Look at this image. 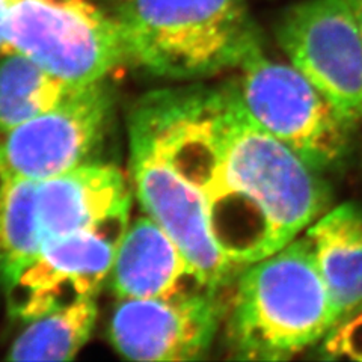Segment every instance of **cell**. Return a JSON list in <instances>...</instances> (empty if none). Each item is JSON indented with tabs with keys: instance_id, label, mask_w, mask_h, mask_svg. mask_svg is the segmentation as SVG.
Segmentation results:
<instances>
[{
	"instance_id": "obj_11",
	"label": "cell",
	"mask_w": 362,
	"mask_h": 362,
	"mask_svg": "<svg viewBox=\"0 0 362 362\" xmlns=\"http://www.w3.org/2000/svg\"><path fill=\"white\" fill-rule=\"evenodd\" d=\"M107 278L118 300L222 291L209 284L173 237L146 214L129 223Z\"/></svg>"
},
{
	"instance_id": "obj_13",
	"label": "cell",
	"mask_w": 362,
	"mask_h": 362,
	"mask_svg": "<svg viewBox=\"0 0 362 362\" xmlns=\"http://www.w3.org/2000/svg\"><path fill=\"white\" fill-rule=\"evenodd\" d=\"M305 237L337 315L358 307L362 303V209L346 202L326 210Z\"/></svg>"
},
{
	"instance_id": "obj_15",
	"label": "cell",
	"mask_w": 362,
	"mask_h": 362,
	"mask_svg": "<svg viewBox=\"0 0 362 362\" xmlns=\"http://www.w3.org/2000/svg\"><path fill=\"white\" fill-rule=\"evenodd\" d=\"M97 319L95 298L47 313L23 331L11 346V361H70L88 341Z\"/></svg>"
},
{
	"instance_id": "obj_19",
	"label": "cell",
	"mask_w": 362,
	"mask_h": 362,
	"mask_svg": "<svg viewBox=\"0 0 362 362\" xmlns=\"http://www.w3.org/2000/svg\"><path fill=\"white\" fill-rule=\"evenodd\" d=\"M17 0H0V53L4 52V44H5L4 32H5L6 20H8L11 8L14 6Z\"/></svg>"
},
{
	"instance_id": "obj_5",
	"label": "cell",
	"mask_w": 362,
	"mask_h": 362,
	"mask_svg": "<svg viewBox=\"0 0 362 362\" xmlns=\"http://www.w3.org/2000/svg\"><path fill=\"white\" fill-rule=\"evenodd\" d=\"M234 81L242 105L259 126L320 174L337 171L350 156L355 127L291 64L247 56Z\"/></svg>"
},
{
	"instance_id": "obj_3",
	"label": "cell",
	"mask_w": 362,
	"mask_h": 362,
	"mask_svg": "<svg viewBox=\"0 0 362 362\" xmlns=\"http://www.w3.org/2000/svg\"><path fill=\"white\" fill-rule=\"evenodd\" d=\"M115 17L129 62L169 81H198L262 50L247 0H121Z\"/></svg>"
},
{
	"instance_id": "obj_14",
	"label": "cell",
	"mask_w": 362,
	"mask_h": 362,
	"mask_svg": "<svg viewBox=\"0 0 362 362\" xmlns=\"http://www.w3.org/2000/svg\"><path fill=\"white\" fill-rule=\"evenodd\" d=\"M29 58L8 53L0 62V133H8L58 106L73 90Z\"/></svg>"
},
{
	"instance_id": "obj_4",
	"label": "cell",
	"mask_w": 362,
	"mask_h": 362,
	"mask_svg": "<svg viewBox=\"0 0 362 362\" xmlns=\"http://www.w3.org/2000/svg\"><path fill=\"white\" fill-rule=\"evenodd\" d=\"M4 52L18 53L71 86L106 81L129 62L115 17L90 0H17Z\"/></svg>"
},
{
	"instance_id": "obj_18",
	"label": "cell",
	"mask_w": 362,
	"mask_h": 362,
	"mask_svg": "<svg viewBox=\"0 0 362 362\" xmlns=\"http://www.w3.org/2000/svg\"><path fill=\"white\" fill-rule=\"evenodd\" d=\"M11 178H13V174H11V171H9L6 160L4 157V153H2V148H0V216H2V211L5 207Z\"/></svg>"
},
{
	"instance_id": "obj_6",
	"label": "cell",
	"mask_w": 362,
	"mask_h": 362,
	"mask_svg": "<svg viewBox=\"0 0 362 362\" xmlns=\"http://www.w3.org/2000/svg\"><path fill=\"white\" fill-rule=\"evenodd\" d=\"M129 145L132 185L146 216L173 237L211 287H231L245 266L234 263L221 251L199 190L180 171L150 124L133 107L129 117Z\"/></svg>"
},
{
	"instance_id": "obj_9",
	"label": "cell",
	"mask_w": 362,
	"mask_h": 362,
	"mask_svg": "<svg viewBox=\"0 0 362 362\" xmlns=\"http://www.w3.org/2000/svg\"><path fill=\"white\" fill-rule=\"evenodd\" d=\"M222 291L165 299H121L113 310L109 338L124 358L186 362L206 358L223 323Z\"/></svg>"
},
{
	"instance_id": "obj_12",
	"label": "cell",
	"mask_w": 362,
	"mask_h": 362,
	"mask_svg": "<svg viewBox=\"0 0 362 362\" xmlns=\"http://www.w3.org/2000/svg\"><path fill=\"white\" fill-rule=\"evenodd\" d=\"M130 204L126 175L110 163L86 162L41 180L37 210L44 245L86 230Z\"/></svg>"
},
{
	"instance_id": "obj_1",
	"label": "cell",
	"mask_w": 362,
	"mask_h": 362,
	"mask_svg": "<svg viewBox=\"0 0 362 362\" xmlns=\"http://www.w3.org/2000/svg\"><path fill=\"white\" fill-rule=\"evenodd\" d=\"M134 109L199 190L214 240L234 263L279 251L329 207L323 174L249 115L234 82L153 90Z\"/></svg>"
},
{
	"instance_id": "obj_10",
	"label": "cell",
	"mask_w": 362,
	"mask_h": 362,
	"mask_svg": "<svg viewBox=\"0 0 362 362\" xmlns=\"http://www.w3.org/2000/svg\"><path fill=\"white\" fill-rule=\"evenodd\" d=\"M112 109V90L101 81L8 132L0 148L11 174L41 181L86 163L103 142Z\"/></svg>"
},
{
	"instance_id": "obj_8",
	"label": "cell",
	"mask_w": 362,
	"mask_h": 362,
	"mask_svg": "<svg viewBox=\"0 0 362 362\" xmlns=\"http://www.w3.org/2000/svg\"><path fill=\"white\" fill-rule=\"evenodd\" d=\"M130 206L98 223L45 243L6 287L9 313L25 322L95 298L107 279L129 226Z\"/></svg>"
},
{
	"instance_id": "obj_20",
	"label": "cell",
	"mask_w": 362,
	"mask_h": 362,
	"mask_svg": "<svg viewBox=\"0 0 362 362\" xmlns=\"http://www.w3.org/2000/svg\"><path fill=\"white\" fill-rule=\"evenodd\" d=\"M346 2L349 4V6L352 8V11H354V16L356 18L358 28H359V32H361V37H362V0H346Z\"/></svg>"
},
{
	"instance_id": "obj_21",
	"label": "cell",
	"mask_w": 362,
	"mask_h": 362,
	"mask_svg": "<svg viewBox=\"0 0 362 362\" xmlns=\"http://www.w3.org/2000/svg\"><path fill=\"white\" fill-rule=\"evenodd\" d=\"M109 2H115V4H118V2H121V0H109Z\"/></svg>"
},
{
	"instance_id": "obj_16",
	"label": "cell",
	"mask_w": 362,
	"mask_h": 362,
	"mask_svg": "<svg viewBox=\"0 0 362 362\" xmlns=\"http://www.w3.org/2000/svg\"><path fill=\"white\" fill-rule=\"evenodd\" d=\"M38 181L14 177L0 216V282L6 288L44 247L37 210Z\"/></svg>"
},
{
	"instance_id": "obj_7",
	"label": "cell",
	"mask_w": 362,
	"mask_h": 362,
	"mask_svg": "<svg viewBox=\"0 0 362 362\" xmlns=\"http://www.w3.org/2000/svg\"><path fill=\"white\" fill-rule=\"evenodd\" d=\"M276 40L290 64L356 129L362 124V37L346 0H303L287 9Z\"/></svg>"
},
{
	"instance_id": "obj_17",
	"label": "cell",
	"mask_w": 362,
	"mask_h": 362,
	"mask_svg": "<svg viewBox=\"0 0 362 362\" xmlns=\"http://www.w3.org/2000/svg\"><path fill=\"white\" fill-rule=\"evenodd\" d=\"M311 350L315 359L362 362V303L339 315Z\"/></svg>"
},
{
	"instance_id": "obj_2",
	"label": "cell",
	"mask_w": 362,
	"mask_h": 362,
	"mask_svg": "<svg viewBox=\"0 0 362 362\" xmlns=\"http://www.w3.org/2000/svg\"><path fill=\"white\" fill-rule=\"evenodd\" d=\"M231 286L222 326L233 359L296 358L338 317L305 235L245 266Z\"/></svg>"
}]
</instances>
